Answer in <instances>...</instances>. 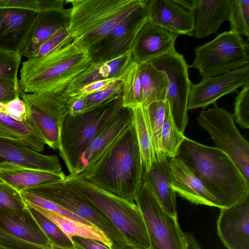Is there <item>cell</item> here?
Wrapping results in <instances>:
<instances>
[{
    "mask_svg": "<svg viewBox=\"0 0 249 249\" xmlns=\"http://www.w3.org/2000/svg\"><path fill=\"white\" fill-rule=\"evenodd\" d=\"M174 1L186 10L193 13L196 6L197 0H174Z\"/></svg>",
    "mask_w": 249,
    "mask_h": 249,
    "instance_id": "681fc988",
    "label": "cell"
},
{
    "mask_svg": "<svg viewBox=\"0 0 249 249\" xmlns=\"http://www.w3.org/2000/svg\"><path fill=\"white\" fill-rule=\"evenodd\" d=\"M0 159L17 165L36 170L60 172L61 165L55 155H44L25 145L0 139Z\"/></svg>",
    "mask_w": 249,
    "mask_h": 249,
    "instance_id": "7402d4cb",
    "label": "cell"
},
{
    "mask_svg": "<svg viewBox=\"0 0 249 249\" xmlns=\"http://www.w3.org/2000/svg\"><path fill=\"white\" fill-rule=\"evenodd\" d=\"M68 31L73 42L89 52L147 0H71Z\"/></svg>",
    "mask_w": 249,
    "mask_h": 249,
    "instance_id": "277c9868",
    "label": "cell"
},
{
    "mask_svg": "<svg viewBox=\"0 0 249 249\" xmlns=\"http://www.w3.org/2000/svg\"><path fill=\"white\" fill-rule=\"evenodd\" d=\"M20 97L27 107L28 123L45 144L58 150L62 124L71 103L62 93H27L21 90Z\"/></svg>",
    "mask_w": 249,
    "mask_h": 249,
    "instance_id": "ba28073f",
    "label": "cell"
},
{
    "mask_svg": "<svg viewBox=\"0 0 249 249\" xmlns=\"http://www.w3.org/2000/svg\"><path fill=\"white\" fill-rule=\"evenodd\" d=\"M38 12L0 8V50L18 53Z\"/></svg>",
    "mask_w": 249,
    "mask_h": 249,
    "instance_id": "ffe728a7",
    "label": "cell"
},
{
    "mask_svg": "<svg viewBox=\"0 0 249 249\" xmlns=\"http://www.w3.org/2000/svg\"><path fill=\"white\" fill-rule=\"evenodd\" d=\"M230 31L249 37V0H229Z\"/></svg>",
    "mask_w": 249,
    "mask_h": 249,
    "instance_id": "d590c367",
    "label": "cell"
},
{
    "mask_svg": "<svg viewBox=\"0 0 249 249\" xmlns=\"http://www.w3.org/2000/svg\"><path fill=\"white\" fill-rule=\"evenodd\" d=\"M118 80H120V79L118 78H108L98 80L85 86L74 93L69 94H65L62 93V94L68 98L71 101L73 102L76 99L82 98L89 94L100 90L108 86L110 84Z\"/></svg>",
    "mask_w": 249,
    "mask_h": 249,
    "instance_id": "ee69618b",
    "label": "cell"
},
{
    "mask_svg": "<svg viewBox=\"0 0 249 249\" xmlns=\"http://www.w3.org/2000/svg\"><path fill=\"white\" fill-rule=\"evenodd\" d=\"M64 2L58 0H0V8H18L39 12L63 9Z\"/></svg>",
    "mask_w": 249,
    "mask_h": 249,
    "instance_id": "74e56055",
    "label": "cell"
},
{
    "mask_svg": "<svg viewBox=\"0 0 249 249\" xmlns=\"http://www.w3.org/2000/svg\"><path fill=\"white\" fill-rule=\"evenodd\" d=\"M3 107L5 113L14 119L19 122L26 121L27 107L20 96L9 102L3 103Z\"/></svg>",
    "mask_w": 249,
    "mask_h": 249,
    "instance_id": "f6af8a7d",
    "label": "cell"
},
{
    "mask_svg": "<svg viewBox=\"0 0 249 249\" xmlns=\"http://www.w3.org/2000/svg\"><path fill=\"white\" fill-rule=\"evenodd\" d=\"M176 157L200 179L219 208L230 207L249 196V181L231 158L216 147L203 145L185 136Z\"/></svg>",
    "mask_w": 249,
    "mask_h": 249,
    "instance_id": "7a4b0ae2",
    "label": "cell"
},
{
    "mask_svg": "<svg viewBox=\"0 0 249 249\" xmlns=\"http://www.w3.org/2000/svg\"><path fill=\"white\" fill-rule=\"evenodd\" d=\"M195 53V59L189 68L197 69L202 78L220 75L249 63V43L240 35L230 31L197 46Z\"/></svg>",
    "mask_w": 249,
    "mask_h": 249,
    "instance_id": "52a82bcc",
    "label": "cell"
},
{
    "mask_svg": "<svg viewBox=\"0 0 249 249\" xmlns=\"http://www.w3.org/2000/svg\"><path fill=\"white\" fill-rule=\"evenodd\" d=\"M25 191L53 202L90 223L101 231L113 244H127L109 219L80 194L66 178Z\"/></svg>",
    "mask_w": 249,
    "mask_h": 249,
    "instance_id": "9c48e42d",
    "label": "cell"
},
{
    "mask_svg": "<svg viewBox=\"0 0 249 249\" xmlns=\"http://www.w3.org/2000/svg\"><path fill=\"white\" fill-rule=\"evenodd\" d=\"M71 240L79 249H110L103 242L92 238L74 236Z\"/></svg>",
    "mask_w": 249,
    "mask_h": 249,
    "instance_id": "7dc6e473",
    "label": "cell"
},
{
    "mask_svg": "<svg viewBox=\"0 0 249 249\" xmlns=\"http://www.w3.org/2000/svg\"><path fill=\"white\" fill-rule=\"evenodd\" d=\"M145 107L154 149L155 162H158L165 159L161 151V134L165 117L170 108L167 100L155 101Z\"/></svg>",
    "mask_w": 249,
    "mask_h": 249,
    "instance_id": "d6a6232c",
    "label": "cell"
},
{
    "mask_svg": "<svg viewBox=\"0 0 249 249\" xmlns=\"http://www.w3.org/2000/svg\"><path fill=\"white\" fill-rule=\"evenodd\" d=\"M229 0H197L193 12V36L204 38L217 32L220 26L228 20Z\"/></svg>",
    "mask_w": 249,
    "mask_h": 249,
    "instance_id": "484cf974",
    "label": "cell"
},
{
    "mask_svg": "<svg viewBox=\"0 0 249 249\" xmlns=\"http://www.w3.org/2000/svg\"><path fill=\"white\" fill-rule=\"evenodd\" d=\"M140 65L134 60L121 76L122 83V106L132 108L142 104V88L140 77Z\"/></svg>",
    "mask_w": 249,
    "mask_h": 249,
    "instance_id": "836d02e7",
    "label": "cell"
},
{
    "mask_svg": "<svg viewBox=\"0 0 249 249\" xmlns=\"http://www.w3.org/2000/svg\"><path fill=\"white\" fill-rule=\"evenodd\" d=\"M148 19L146 4L118 25L102 42L89 51L91 62L114 60L131 51L137 35Z\"/></svg>",
    "mask_w": 249,
    "mask_h": 249,
    "instance_id": "4fadbf2b",
    "label": "cell"
},
{
    "mask_svg": "<svg viewBox=\"0 0 249 249\" xmlns=\"http://www.w3.org/2000/svg\"><path fill=\"white\" fill-rule=\"evenodd\" d=\"M135 202L144 221L150 249H185L184 233L178 217L162 208L146 182H142Z\"/></svg>",
    "mask_w": 249,
    "mask_h": 249,
    "instance_id": "8fae6325",
    "label": "cell"
},
{
    "mask_svg": "<svg viewBox=\"0 0 249 249\" xmlns=\"http://www.w3.org/2000/svg\"><path fill=\"white\" fill-rule=\"evenodd\" d=\"M171 173L168 158L155 162L147 172L143 171L142 182H146L162 208L178 217L176 192L170 187Z\"/></svg>",
    "mask_w": 249,
    "mask_h": 249,
    "instance_id": "d4e9b609",
    "label": "cell"
},
{
    "mask_svg": "<svg viewBox=\"0 0 249 249\" xmlns=\"http://www.w3.org/2000/svg\"><path fill=\"white\" fill-rule=\"evenodd\" d=\"M111 249H137L134 248L127 244H113Z\"/></svg>",
    "mask_w": 249,
    "mask_h": 249,
    "instance_id": "f907efd6",
    "label": "cell"
},
{
    "mask_svg": "<svg viewBox=\"0 0 249 249\" xmlns=\"http://www.w3.org/2000/svg\"><path fill=\"white\" fill-rule=\"evenodd\" d=\"M0 229L18 238L34 244L46 245L49 243L28 207L18 213L0 209Z\"/></svg>",
    "mask_w": 249,
    "mask_h": 249,
    "instance_id": "4316f807",
    "label": "cell"
},
{
    "mask_svg": "<svg viewBox=\"0 0 249 249\" xmlns=\"http://www.w3.org/2000/svg\"><path fill=\"white\" fill-rule=\"evenodd\" d=\"M233 116L243 128H249V84L244 86L237 95Z\"/></svg>",
    "mask_w": 249,
    "mask_h": 249,
    "instance_id": "60d3db41",
    "label": "cell"
},
{
    "mask_svg": "<svg viewBox=\"0 0 249 249\" xmlns=\"http://www.w3.org/2000/svg\"><path fill=\"white\" fill-rule=\"evenodd\" d=\"M90 62L89 52L70 38L47 54L24 61L19 88L27 93H63Z\"/></svg>",
    "mask_w": 249,
    "mask_h": 249,
    "instance_id": "3957f363",
    "label": "cell"
},
{
    "mask_svg": "<svg viewBox=\"0 0 249 249\" xmlns=\"http://www.w3.org/2000/svg\"><path fill=\"white\" fill-rule=\"evenodd\" d=\"M0 139L14 142L38 152L43 150L45 143L26 121H18L5 113L0 103Z\"/></svg>",
    "mask_w": 249,
    "mask_h": 249,
    "instance_id": "83f0119b",
    "label": "cell"
},
{
    "mask_svg": "<svg viewBox=\"0 0 249 249\" xmlns=\"http://www.w3.org/2000/svg\"><path fill=\"white\" fill-rule=\"evenodd\" d=\"M68 26L56 30L34 53L32 57H38L49 53L64 41L72 38L68 29Z\"/></svg>",
    "mask_w": 249,
    "mask_h": 249,
    "instance_id": "7bdbcfd3",
    "label": "cell"
},
{
    "mask_svg": "<svg viewBox=\"0 0 249 249\" xmlns=\"http://www.w3.org/2000/svg\"><path fill=\"white\" fill-rule=\"evenodd\" d=\"M149 20L154 24L173 33L193 36V13L174 0H147Z\"/></svg>",
    "mask_w": 249,
    "mask_h": 249,
    "instance_id": "ac0fdd59",
    "label": "cell"
},
{
    "mask_svg": "<svg viewBox=\"0 0 249 249\" xmlns=\"http://www.w3.org/2000/svg\"><path fill=\"white\" fill-rule=\"evenodd\" d=\"M122 107L121 98L85 113L67 115L61 130L58 150L70 174L75 173L83 153L101 129Z\"/></svg>",
    "mask_w": 249,
    "mask_h": 249,
    "instance_id": "8992f818",
    "label": "cell"
},
{
    "mask_svg": "<svg viewBox=\"0 0 249 249\" xmlns=\"http://www.w3.org/2000/svg\"><path fill=\"white\" fill-rule=\"evenodd\" d=\"M178 36L148 19L134 41L131 49L133 60L141 64L175 52V41Z\"/></svg>",
    "mask_w": 249,
    "mask_h": 249,
    "instance_id": "e0dca14e",
    "label": "cell"
},
{
    "mask_svg": "<svg viewBox=\"0 0 249 249\" xmlns=\"http://www.w3.org/2000/svg\"><path fill=\"white\" fill-rule=\"evenodd\" d=\"M185 249H202L194 235L191 233L183 232Z\"/></svg>",
    "mask_w": 249,
    "mask_h": 249,
    "instance_id": "c3c4849f",
    "label": "cell"
},
{
    "mask_svg": "<svg viewBox=\"0 0 249 249\" xmlns=\"http://www.w3.org/2000/svg\"><path fill=\"white\" fill-rule=\"evenodd\" d=\"M169 159L170 185L176 193L193 203L219 208L214 197L188 166L177 157Z\"/></svg>",
    "mask_w": 249,
    "mask_h": 249,
    "instance_id": "d6986e66",
    "label": "cell"
},
{
    "mask_svg": "<svg viewBox=\"0 0 249 249\" xmlns=\"http://www.w3.org/2000/svg\"></svg>",
    "mask_w": 249,
    "mask_h": 249,
    "instance_id": "816d5d0a",
    "label": "cell"
},
{
    "mask_svg": "<svg viewBox=\"0 0 249 249\" xmlns=\"http://www.w3.org/2000/svg\"><path fill=\"white\" fill-rule=\"evenodd\" d=\"M131 108L143 171L147 172L155 163V156L146 107L140 104Z\"/></svg>",
    "mask_w": 249,
    "mask_h": 249,
    "instance_id": "4dcf8cb0",
    "label": "cell"
},
{
    "mask_svg": "<svg viewBox=\"0 0 249 249\" xmlns=\"http://www.w3.org/2000/svg\"><path fill=\"white\" fill-rule=\"evenodd\" d=\"M220 210L217 231L223 244L227 249H249V196Z\"/></svg>",
    "mask_w": 249,
    "mask_h": 249,
    "instance_id": "9a60e30c",
    "label": "cell"
},
{
    "mask_svg": "<svg viewBox=\"0 0 249 249\" xmlns=\"http://www.w3.org/2000/svg\"><path fill=\"white\" fill-rule=\"evenodd\" d=\"M197 121L215 147L231 158L249 181V143L236 128L233 115L214 104L213 107L201 111Z\"/></svg>",
    "mask_w": 249,
    "mask_h": 249,
    "instance_id": "30bf717a",
    "label": "cell"
},
{
    "mask_svg": "<svg viewBox=\"0 0 249 249\" xmlns=\"http://www.w3.org/2000/svg\"><path fill=\"white\" fill-rule=\"evenodd\" d=\"M66 180L109 219L127 245L137 249L150 248L144 221L135 201L116 196L71 174Z\"/></svg>",
    "mask_w": 249,
    "mask_h": 249,
    "instance_id": "5b68a950",
    "label": "cell"
},
{
    "mask_svg": "<svg viewBox=\"0 0 249 249\" xmlns=\"http://www.w3.org/2000/svg\"><path fill=\"white\" fill-rule=\"evenodd\" d=\"M149 62L167 77L166 100L169 103L175 125L184 134L188 122L187 103L192 84L188 75L189 66L183 56L176 51Z\"/></svg>",
    "mask_w": 249,
    "mask_h": 249,
    "instance_id": "7c38bea8",
    "label": "cell"
},
{
    "mask_svg": "<svg viewBox=\"0 0 249 249\" xmlns=\"http://www.w3.org/2000/svg\"><path fill=\"white\" fill-rule=\"evenodd\" d=\"M143 166L132 124L90 167L71 175L118 197L135 201Z\"/></svg>",
    "mask_w": 249,
    "mask_h": 249,
    "instance_id": "6da1fadb",
    "label": "cell"
},
{
    "mask_svg": "<svg viewBox=\"0 0 249 249\" xmlns=\"http://www.w3.org/2000/svg\"><path fill=\"white\" fill-rule=\"evenodd\" d=\"M70 9L49 10L38 12L18 53L33 57L40 47L58 29L68 26Z\"/></svg>",
    "mask_w": 249,
    "mask_h": 249,
    "instance_id": "44dd1931",
    "label": "cell"
},
{
    "mask_svg": "<svg viewBox=\"0 0 249 249\" xmlns=\"http://www.w3.org/2000/svg\"><path fill=\"white\" fill-rule=\"evenodd\" d=\"M249 84V64L223 74L202 78L197 84H191L187 103L188 109L205 108L219 98L236 92Z\"/></svg>",
    "mask_w": 249,
    "mask_h": 249,
    "instance_id": "5bb4252c",
    "label": "cell"
},
{
    "mask_svg": "<svg viewBox=\"0 0 249 249\" xmlns=\"http://www.w3.org/2000/svg\"><path fill=\"white\" fill-rule=\"evenodd\" d=\"M122 83L118 80L100 90L76 99L72 103L69 114L85 113L117 100L122 98Z\"/></svg>",
    "mask_w": 249,
    "mask_h": 249,
    "instance_id": "1f68e13d",
    "label": "cell"
},
{
    "mask_svg": "<svg viewBox=\"0 0 249 249\" xmlns=\"http://www.w3.org/2000/svg\"><path fill=\"white\" fill-rule=\"evenodd\" d=\"M132 122V108L123 107L101 129L83 153L73 174L92 165L120 138Z\"/></svg>",
    "mask_w": 249,
    "mask_h": 249,
    "instance_id": "2e32d148",
    "label": "cell"
},
{
    "mask_svg": "<svg viewBox=\"0 0 249 249\" xmlns=\"http://www.w3.org/2000/svg\"><path fill=\"white\" fill-rule=\"evenodd\" d=\"M27 207L35 219L50 241L57 246L62 247L72 248L74 247L72 241L56 224L33 207L29 206Z\"/></svg>",
    "mask_w": 249,
    "mask_h": 249,
    "instance_id": "8d00e7d4",
    "label": "cell"
},
{
    "mask_svg": "<svg viewBox=\"0 0 249 249\" xmlns=\"http://www.w3.org/2000/svg\"><path fill=\"white\" fill-rule=\"evenodd\" d=\"M133 60L131 51L121 56L102 62H91L88 67L77 75L63 92L69 94L85 86L98 80L108 78L120 79L124 71Z\"/></svg>",
    "mask_w": 249,
    "mask_h": 249,
    "instance_id": "cb8c5ba5",
    "label": "cell"
},
{
    "mask_svg": "<svg viewBox=\"0 0 249 249\" xmlns=\"http://www.w3.org/2000/svg\"><path fill=\"white\" fill-rule=\"evenodd\" d=\"M18 80L0 79V103H6L20 96Z\"/></svg>",
    "mask_w": 249,
    "mask_h": 249,
    "instance_id": "bcb514c9",
    "label": "cell"
},
{
    "mask_svg": "<svg viewBox=\"0 0 249 249\" xmlns=\"http://www.w3.org/2000/svg\"><path fill=\"white\" fill-rule=\"evenodd\" d=\"M184 137L175 125L170 111L165 117L161 134V148L165 158L176 156Z\"/></svg>",
    "mask_w": 249,
    "mask_h": 249,
    "instance_id": "e575fe53",
    "label": "cell"
},
{
    "mask_svg": "<svg viewBox=\"0 0 249 249\" xmlns=\"http://www.w3.org/2000/svg\"><path fill=\"white\" fill-rule=\"evenodd\" d=\"M61 171L53 172L22 167L5 161L0 162V181L19 192L39 186L64 180Z\"/></svg>",
    "mask_w": 249,
    "mask_h": 249,
    "instance_id": "603a6c76",
    "label": "cell"
},
{
    "mask_svg": "<svg viewBox=\"0 0 249 249\" xmlns=\"http://www.w3.org/2000/svg\"><path fill=\"white\" fill-rule=\"evenodd\" d=\"M22 56L18 53L0 50V79H18Z\"/></svg>",
    "mask_w": 249,
    "mask_h": 249,
    "instance_id": "b9f144b4",
    "label": "cell"
},
{
    "mask_svg": "<svg viewBox=\"0 0 249 249\" xmlns=\"http://www.w3.org/2000/svg\"><path fill=\"white\" fill-rule=\"evenodd\" d=\"M27 208L20 192L0 181V209L10 213H18Z\"/></svg>",
    "mask_w": 249,
    "mask_h": 249,
    "instance_id": "f35d334b",
    "label": "cell"
},
{
    "mask_svg": "<svg viewBox=\"0 0 249 249\" xmlns=\"http://www.w3.org/2000/svg\"><path fill=\"white\" fill-rule=\"evenodd\" d=\"M20 193L26 204L38 206L72 220L89 226H92L90 223L52 201L37 196L27 191H22Z\"/></svg>",
    "mask_w": 249,
    "mask_h": 249,
    "instance_id": "ab89813d",
    "label": "cell"
},
{
    "mask_svg": "<svg viewBox=\"0 0 249 249\" xmlns=\"http://www.w3.org/2000/svg\"><path fill=\"white\" fill-rule=\"evenodd\" d=\"M139 65L142 104L146 107L155 101L166 100L168 82L165 73L150 62Z\"/></svg>",
    "mask_w": 249,
    "mask_h": 249,
    "instance_id": "f1b7e54d",
    "label": "cell"
},
{
    "mask_svg": "<svg viewBox=\"0 0 249 249\" xmlns=\"http://www.w3.org/2000/svg\"><path fill=\"white\" fill-rule=\"evenodd\" d=\"M26 205L33 207L51 220L71 240L74 236H78L96 239L110 249L113 245L106 235L96 227L72 220L38 206L30 204Z\"/></svg>",
    "mask_w": 249,
    "mask_h": 249,
    "instance_id": "f546056e",
    "label": "cell"
}]
</instances>
